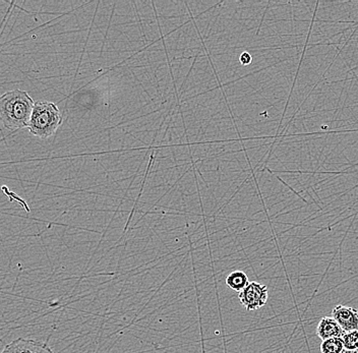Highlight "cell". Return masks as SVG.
Returning a JSON list of instances; mask_svg holds the SVG:
<instances>
[{
    "label": "cell",
    "instance_id": "cell-6",
    "mask_svg": "<svg viewBox=\"0 0 358 353\" xmlns=\"http://www.w3.org/2000/svg\"><path fill=\"white\" fill-rule=\"evenodd\" d=\"M317 334L324 341L343 336L344 331L333 317H324L317 325Z\"/></svg>",
    "mask_w": 358,
    "mask_h": 353
},
{
    "label": "cell",
    "instance_id": "cell-10",
    "mask_svg": "<svg viewBox=\"0 0 358 353\" xmlns=\"http://www.w3.org/2000/svg\"><path fill=\"white\" fill-rule=\"evenodd\" d=\"M252 55L248 52H243V55L239 57V62L243 66H248L252 62Z\"/></svg>",
    "mask_w": 358,
    "mask_h": 353
},
{
    "label": "cell",
    "instance_id": "cell-5",
    "mask_svg": "<svg viewBox=\"0 0 358 353\" xmlns=\"http://www.w3.org/2000/svg\"><path fill=\"white\" fill-rule=\"evenodd\" d=\"M332 317L339 324L344 333L358 330V310L357 308L339 305L332 310Z\"/></svg>",
    "mask_w": 358,
    "mask_h": 353
},
{
    "label": "cell",
    "instance_id": "cell-8",
    "mask_svg": "<svg viewBox=\"0 0 358 353\" xmlns=\"http://www.w3.org/2000/svg\"><path fill=\"white\" fill-rule=\"evenodd\" d=\"M344 350H345V348H344L342 337L327 339L321 344L322 353H342Z\"/></svg>",
    "mask_w": 358,
    "mask_h": 353
},
{
    "label": "cell",
    "instance_id": "cell-3",
    "mask_svg": "<svg viewBox=\"0 0 358 353\" xmlns=\"http://www.w3.org/2000/svg\"><path fill=\"white\" fill-rule=\"evenodd\" d=\"M268 296L267 286L257 282V281L248 283L245 289L238 294L241 305L248 312L265 307Z\"/></svg>",
    "mask_w": 358,
    "mask_h": 353
},
{
    "label": "cell",
    "instance_id": "cell-1",
    "mask_svg": "<svg viewBox=\"0 0 358 353\" xmlns=\"http://www.w3.org/2000/svg\"><path fill=\"white\" fill-rule=\"evenodd\" d=\"M34 105L32 98L26 91L6 92L0 98V117L2 124L10 131L28 127L32 117Z\"/></svg>",
    "mask_w": 358,
    "mask_h": 353
},
{
    "label": "cell",
    "instance_id": "cell-7",
    "mask_svg": "<svg viewBox=\"0 0 358 353\" xmlns=\"http://www.w3.org/2000/svg\"><path fill=\"white\" fill-rule=\"evenodd\" d=\"M248 275L243 271H234L226 277V285L234 291L241 292L248 285Z\"/></svg>",
    "mask_w": 358,
    "mask_h": 353
},
{
    "label": "cell",
    "instance_id": "cell-9",
    "mask_svg": "<svg viewBox=\"0 0 358 353\" xmlns=\"http://www.w3.org/2000/svg\"><path fill=\"white\" fill-rule=\"evenodd\" d=\"M342 340L345 350H358V330L344 333Z\"/></svg>",
    "mask_w": 358,
    "mask_h": 353
},
{
    "label": "cell",
    "instance_id": "cell-11",
    "mask_svg": "<svg viewBox=\"0 0 358 353\" xmlns=\"http://www.w3.org/2000/svg\"><path fill=\"white\" fill-rule=\"evenodd\" d=\"M342 353H358V350H344Z\"/></svg>",
    "mask_w": 358,
    "mask_h": 353
},
{
    "label": "cell",
    "instance_id": "cell-4",
    "mask_svg": "<svg viewBox=\"0 0 358 353\" xmlns=\"http://www.w3.org/2000/svg\"><path fill=\"white\" fill-rule=\"evenodd\" d=\"M1 353H55L48 344L33 339L17 338L11 341Z\"/></svg>",
    "mask_w": 358,
    "mask_h": 353
},
{
    "label": "cell",
    "instance_id": "cell-2",
    "mask_svg": "<svg viewBox=\"0 0 358 353\" xmlns=\"http://www.w3.org/2000/svg\"><path fill=\"white\" fill-rule=\"evenodd\" d=\"M62 124V115L57 105L44 100L35 102L28 127L33 136L45 140L55 135Z\"/></svg>",
    "mask_w": 358,
    "mask_h": 353
}]
</instances>
